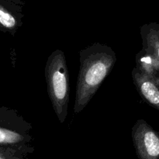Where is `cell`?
Wrapping results in <instances>:
<instances>
[{
  "label": "cell",
  "instance_id": "obj_7",
  "mask_svg": "<svg viewBox=\"0 0 159 159\" xmlns=\"http://www.w3.org/2000/svg\"><path fill=\"white\" fill-rule=\"evenodd\" d=\"M22 131L16 130V127H0V145L16 147V145L24 142L26 135Z\"/></svg>",
  "mask_w": 159,
  "mask_h": 159
},
{
  "label": "cell",
  "instance_id": "obj_2",
  "mask_svg": "<svg viewBox=\"0 0 159 159\" xmlns=\"http://www.w3.org/2000/svg\"><path fill=\"white\" fill-rule=\"evenodd\" d=\"M45 76L54 111L63 124L68 115L69 101V79L63 51L56 50L50 55L45 68Z\"/></svg>",
  "mask_w": 159,
  "mask_h": 159
},
{
  "label": "cell",
  "instance_id": "obj_8",
  "mask_svg": "<svg viewBox=\"0 0 159 159\" xmlns=\"http://www.w3.org/2000/svg\"><path fill=\"white\" fill-rule=\"evenodd\" d=\"M137 68L141 71L153 77H158L159 64L156 63L153 57L144 50L137 56Z\"/></svg>",
  "mask_w": 159,
  "mask_h": 159
},
{
  "label": "cell",
  "instance_id": "obj_4",
  "mask_svg": "<svg viewBox=\"0 0 159 159\" xmlns=\"http://www.w3.org/2000/svg\"><path fill=\"white\" fill-rule=\"evenodd\" d=\"M134 83L141 97L150 106L159 110V77H153L134 68L132 71Z\"/></svg>",
  "mask_w": 159,
  "mask_h": 159
},
{
  "label": "cell",
  "instance_id": "obj_3",
  "mask_svg": "<svg viewBox=\"0 0 159 159\" xmlns=\"http://www.w3.org/2000/svg\"><path fill=\"white\" fill-rule=\"evenodd\" d=\"M132 138L139 159H159L158 133L143 120H138L132 129Z\"/></svg>",
  "mask_w": 159,
  "mask_h": 159
},
{
  "label": "cell",
  "instance_id": "obj_5",
  "mask_svg": "<svg viewBox=\"0 0 159 159\" xmlns=\"http://www.w3.org/2000/svg\"><path fill=\"white\" fill-rule=\"evenodd\" d=\"M20 9L12 0H0V26L13 30L21 19Z\"/></svg>",
  "mask_w": 159,
  "mask_h": 159
},
{
  "label": "cell",
  "instance_id": "obj_1",
  "mask_svg": "<svg viewBox=\"0 0 159 159\" xmlns=\"http://www.w3.org/2000/svg\"><path fill=\"white\" fill-rule=\"evenodd\" d=\"M116 61V54L113 50L100 43H95L81 51L75 113H80L86 107Z\"/></svg>",
  "mask_w": 159,
  "mask_h": 159
},
{
  "label": "cell",
  "instance_id": "obj_9",
  "mask_svg": "<svg viewBox=\"0 0 159 159\" xmlns=\"http://www.w3.org/2000/svg\"><path fill=\"white\" fill-rule=\"evenodd\" d=\"M23 148H0V159H23L25 153Z\"/></svg>",
  "mask_w": 159,
  "mask_h": 159
},
{
  "label": "cell",
  "instance_id": "obj_6",
  "mask_svg": "<svg viewBox=\"0 0 159 159\" xmlns=\"http://www.w3.org/2000/svg\"><path fill=\"white\" fill-rule=\"evenodd\" d=\"M146 43L147 48L144 51L153 57L156 63L159 64V31L156 23H152L148 26Z\"/></svg>",
  "mask_w": 159,
  "mask_h": 159
}]
</instances>
